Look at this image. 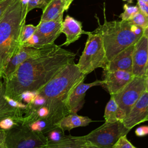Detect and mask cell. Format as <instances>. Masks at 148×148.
<instances>
[{"mask_svg": "<svg viewBox=\"0 0 148 148\" xmlns=\"http://www.w3.org/2000/svg\"><path fill=\"white\" fill-rule=\"evenodd\" d=\"M82 28L81 22L67 15L62 24L61 32L66 36L65 42L62 45L68 46L77 40L83 34H86Z\"/></svg>", "mask_w": 148, "mask_h": 148, "instance_id": "2e32d148", "label": "cell"}, {"mask_svg": "<svg viewBox=\"0 0 148 148\" xmlns=\"http://www.w3.org/2000/svg\"><path fill=\"white\" fill-rule=\"evenodd\" d=\"M36 29L37 25L35 26L32 24L24 25L21 36V43L22 45L34 34Z\"/></svg>", "mask_w": 148, "mask_h": 148, "instance_id": "484cf974", "label": "cell"}, {"mask_svg": "<svg viewBox=\"0 0 148 148\" xmlns=\"http://www.w3.org/2000/svg\"><path fill=\"white\" fill-rule=\"evenodd\" d=\"M27 14L21 1L14 0L0 19V77L22 46L21 36Z\"/></svg>", "mask_w": 148, "mask_h": 148, "instance_id": "3957f363", "label": "cell"}, {"mask_svg": "<svg viewBox=\"0 0 148 148\" xmlns=\"http://www.w3.org/2000/svg\"><path fill=\"white\" fill-rule=\"evenodd\" d=\"M135 134L138 136H144L148 135V125H142L135 130Z\"/></svg>", "mask_w": 148, "mask_h": 148, "instance_id": "d6a6232c", "label": "cell"}, {"mask_svg": "<svg viewBox=\"0 0 148 148\" xmlns=\"http://www.w3.org/2000/svg\"><path fill=\"white\" fill-rule=\"evenodd\" d=\"M38 94V91H26L23 92L20 96V101H24L27 104L30 103Z\"/></svg>", "mask_w": 148, "mask_h": 148, "instance_id": "f546056e", "label": "cell"}, {"mask_svg": "<svg viewBox=\"0 0 148 148\" xmlns=\"http://www.w3.org/2000/svg\"><path fill=\"white\" fill-rule=\"evenodd\" d=\"M148 61V40L144 34L135 44L132 54V73L135 76H145Z\"/></svg>", "mask_w": 148, "mask_h": 148, "instance_id": "8fae6325", "label": "cell"}, {"mask_svg": "<svg viewBox=\"0 0 148 148\" xmlns=\"http://www.w3.org/2000/svg\"><path fill=\"white\" fill-rule=\"evenodd\" d=\"M87 140L84 136H76L65 135L60 140L55 143H49L45 148H82Z\"/></svg>", "mask_w": 148, "mask_h": 148, "instance_id": "ffe728a7", "label": "cell"}, {"mask_svg": "<svg viewBox=\"0 0 148 148\" xmlns=\"http://www.w3.org/2000/svg\"><path fill=\"white\" fill-rule=\"evenodd\" d=\"M105 77L103 86L110 95L120 92L134 77L132 72L117 70L103 72Z\"/></svg>", "mask_w": 148, "mask_h": 148, "instance_id": "30bf717a", "label": "cell"}, {"mask_svg": "<svg viewBox=\"0 0 148 148\" xmlns=\"http://www.w3.org/2000/svg\"><path fill=\"white\" fill-rule=\"evenodd\" d=\"M0 77V121L5 118L11 117L20 124L23 116V110L9 105L5 99V89L3 82Z\"/></svg>", "mask_w": 148, "mask_h": 148, "instance_id": "e0dca14e", "label": "cell"}, {"mask_svg": "<svg viewBox=\"0 0 148 148\" xmlns=\"http://www.w3.org/2000/svg\"><path fill=\"white\" fill-rule=\"evenodd\" d=\"M145 79L146 76H134L122 90L112 95L126 116L142 94L146 91Z\"/></svg>", "mask_w": 148, "mask_h": 148, "instance_id": "9c48e42d", "label": "cell"}, {"mask_svg": "<svg viewBox=\"0 0 148 148\" xmlns=\"http://www.w3.org/2000/svg\"><path fill=\"white\" fill-rule=\"evenodd\" d=\"M148 119V92L145 91L132 107L129 113L122 123L127 128L131 130L139 123Z\"/></svg>", "mask_w": 148, "mask_h": 148, "instance_id": "7c38bea8", "label": "cell"}, {"mask_svg": "<svg viewBox=\"0 0 148 148\" xmlns=\"http://www.w3.org/2000/svg\"><path fill=\"white\" fill-rule=\"evenodd\" d=\"M42 48L36 49L22 45L17 53L13 56L6 67L2 75L3 81L7 79L24 62L31 57L39 54Z\"/></svg>", "mask_w": 148, "mask_h": 148, "instance_id": "5bb4252c", "label": "cell"}, {"mask_svg": "<svg viewBox=\"0 0 148 148\" xmlns=\"http://www.w3.org/2000/svg\"><path fill=\"white\" fill-rule=\"evenodd\" d=\"M6 132L0 128V148H7L6 145Z\"/></svg>", "mask_w": 148, "mask_h": 148, "instance_id": "e575fe53", "label": "cell"}, {"mask_svg": "<svg viewBox=\"0 0 148 148\" xmlns=\"http://www.w3.org/2000/svg\"><path fill=\"white\" fill-rule=\"evenodd\" d=\"M82 148H99V147H97L95 146L92 145H91V144H90L88 143H87L86 145L84 147H83Z\"/></svg>", "mask_w": 148, "mask_h": 148, "instance_id": "8d00e7d4", "label": "cell"}, {"mask_svg": "<svg viewBox=\"0 0 148 148\" xmlns=\"http://www.w3.org/2000/svg\"><path fill=\"white\" fill-rule=\"evenodd\" d=\"M137 1H138L137 5L138 6L139 9L148 16V3L144 2L140 0H137Z\"/></svg>", "mask_w": 148, "mask_h": 148, "instance_id": "836d02e7", "label": "cell"}, {"mask_svg": "<svg viewBox=\"0 0 148 148\" xmlns=\"http://www.w3.org/2000/svg\"><path fill=\"white\" fill-rule=\"evenodd\" d=\"M123 8L124 12L121 13L119 16V17L123 21H130L139 10L138 5L130 6L127 4H124Z\"/></svg>", "mask_w": 148, "mask_h": 148, "instance_id": "7402d4cb", "label": "cell"}, {"mask_svg": "<svg viewBox=\"0 0 148 148\" xmlns=\"http://www.w3.org/2000/svg\"><path fill=\"white\" fill-rule=\"evenodd\" d=\"M27 125L30 130L36 132L45 134L47 131V123L45 119H38Z\"/></svg>", "mask_w": 148, "mask_h": 148, "instance_id": "603a6c76", "label": "cell"}, {"mask_svg": "<svg viewBox=\"0 0 148 148\" xmlns=\"http://www.w3.org/2000/svg\"><path fill=\"white\" fill-rule=\"evenodd\" d=\"M144 34H145V35L147 36V40H148V27H147L146 28H145V29H144ZM146 70H147V69L148 68V61H147V65H146Z\"/></svg>", "mask_w": 148, "mask_h": 148, "instance_id": "74e56055", "label": "cell"}, {"mask_svg": "<svg viewBox=\"0 0 148 148\" xmlns=\"http://www.w3.org/2000/svg\"><path fill=\"white\" fill-rule=\"evenodd\" d=\"M126 115L125 113L120 108L114 97L111 95L110 100L107 103L103 117L106 123H115L117 121H123Z\"/></svg>", "mask_w": 148, "mask_h": 148, "instance_id": "44dd1931", "label": "cell"}, {"mask_svg": "<svg viewBox=\"0 0 148 148\" xmlns=\"http://www.w3.org/2000/svg\"><path fill=\"white\" fill-rule=\"evenodd\" d=\"M130 130L121 121L105 122L84 136L87 143L99 148H113L118 139L126 135Z\"/></svg>", "mask_w": 148, "mask_h": 148, "instance_id": "52a82bcc", "label": "cell"}, {"mask_svg": "<svg viewBox=\"0 0 148 148\" xmlns=\"http://www.w3.org/2000/svg\"><path fill=\"white\" fill-rule=\"evenodd\" d=\"M75 54L55 43L42 47L40 52L24 62L3 81L5 95L20 101L26 91H39L67 64Z\"/></svg>", "mask_w": 148, "mask_h": 148, "instance_id": "6da1fadb", "label": "cell"}, {"mask_svg": "<svg viewBox=\"0 0 148 148\" xmlns=\"http://www.w3.org/2000/svg\"><path fill=\"white\" fill-rule=\"evenodd\" d=\"M113 148H136L127 138L126 135L121 136L113 145Z\"/></svg>", "mask_w": 148, "mask_h": 148, "instance_id": "83f0119b", "label": "cell"}, {"mask_svg": "<svg viewBox=\"0 0 148 148\" xmlns=\"http://www.w3.org/2000/svg\"><path fill=\"white\" fill-rule=\"evenodd\" d=\"M92 121V120L87 116H79L77 113H70L62 119L56 127L64 132L76 127L87 126Z\"/></svg>", "mask_w": 148, "mask_h": 148, "instance_id": "ac0fdd59", "label": "cell"}, {"mask_svg": "<svg viewBox=\"0 0 148 148\" xmlns=\"http://www.w3.org/2000/svg\"><path fill=\"white\" fill-rule=\"evenodd\" d=\"M64 11L62 0H51L43 10L40 21H47L63 20Z\"/></svg>", "mask_w": 148, "mask_h": 148, "instance_id": "d6986e66", "label": "cell"}, {"mask_svg": "<svg viewBox=\"0 0 148 148\" xmlns=\"http://www.w3.org/2000/svg\"><path fill=\"white\" fill-rule=\"evenodd\" d=\"M4 97H5V99H6V101H7V102L9 104V105L13 108H18V109L24 110L27 107V104L25 105L24 103H22L20 101H18L15 99H13V98L6 95L5 94L4 95Z\"/></svg>", "mask_w": 148, "mask_h": 148, "instance_id": "4dcf8cb0", "label": "cell"}, {"mask_svg": "<svg viewBox=\"0 0 148 148\" xmlns=\"http://www.w3.org/2000/svg\"><path fill=\"white\" fill-rule=\"evenodd\" d=\"M123 1H127L128 3H132L133 2V0H122Z\"/></svg>", "mask_w": 148, "mask_h": 148, "instance_id": "ab89813d", "label": "cell"}, {"mask_svg": "<svg viewBox=\"0 0 148 148\" xmlns=\"http://www.w3.org/2000/svg\"><path fill=\"white\" fill-rule=\"evenodd\" d=\"M14 0H3L0 2V19Z\"/></svg>", "mask_w": 148, "mask_h": 148, "instance_id": "1f68e13d", "label": "cell"}, {"mask_svg": "<svg viewBox=\"0 0 148 148\" xmlns=\"http://www.w3.org/2000/svg\"><path fill=\"white\" fill-rule=\"evenodd\" d=\"M2 1H3V0H0V2H1Z\"/></svg>", "mask_w": 148, "mask_h": 148, "instance_id": "b9f144b4", "label": "cell"}, {"mask_svg": "<svg viewBox=\"0 0 148 148\" xmlns=\"http://www.w3.org/2000/svg\"><path fill=\"white\" fill-rule=\"evenodd\" d=\"M134 47L135 45L129 46L108 61L103 68V72L121 70L132 72V54Z\"/></svg>", "mask_w": 148, "mask_h": 148, "instance_id": "9a60e30c", "label": "cell"}, {"mask_svg": "<svg viewBox=\"0 0 148 148\" xmlns=\"http://www.w3.org/2000/svg\"><path fill=\"white\" fill-rule=\"evenodd\" d=\"M85 34L88 38L76 64L80 72L87 75L97 68H104L108 61L101 36L94 31L86 32Z\"/></svg>", "mask_w": 148, "mask_h": 148, "instance_id": "5b68a950", "label": "cell"}, {"mask_svg": "<svg viewBox=\"0 0 148 148\" xmlns=\"http://www.w3.org/2000/svg\"><path fill=\"white\" fill-rule=\"evenodd\" d=\"M145 85H146V91L148 92V76H146Z\"/></svg>", "mask_w": 148, "mask_h": 148, "instance_id": "f35d334b", "label": "cell"}, {"mask_svg": "<svg viewBox=\"0 0 148 148\" xmlns=\"http://www.w3.org/2000/svg\"><path fill=\"white\" fill-rule=\"evenodd\" d=\"M5 132L7 148H45L49 143L45 134L34 132L27 125L18 124Z\"/></svg>", "mask_w": 148, "mask_h": 148, "instance_id": "8992f818", "label": "cell"}, {"mask_svg": "<svg viewBox=\"0 0 148 148\" xmlns=\"http://www.w3.org/2000/svg\"><path fill=\"white\" fill-rule=\"evenodd\" d=\"M95 17L98 27L94 31L102 38L108 61L129 46L135 45L143 35L144 29L130 21H108L105 18L103 24H101L97 16Z\"/></svg>", "mask_w": 148, "mask_h": 148, "instance_id": "277c9868", "label": "cell"}, {"mask_svg": "<svg viewBox=\"0 0 148 148\" xmlns=\"http://www.w3.org/2000/svg\"><path fill=\"white\" fill-rule=\"evenodd\" d=\"M86 76L77 64L72 62L67 64L38 91L45 98L44 106L49 110L46 119L48 126L47 132L56 127L62 119L70 114L68 107L69 96L73 88L84 80Z\"/></svg>", "mask_w": 148, "mask_h": 148, "instance_id": "7a4b0ae2", "label": "cell"}, {"mask_svg": "<svg viewBox=\"0 0 148 148\" xmlns=\"http://www.w3.org/2000/svg\"><path fill=\"white\" fill-rule=\"evenodd\" d=\"M82 80L72 90L68 102V107L70 113H77L85 102V96L87 90L92 87L103 86V80H96L90 83H84Z\"/></svg>", "mask_w": 148, "mask_h": 148, "instance_id": "4fadbf2b", "label": "cell"}, {"mask_svg": "<svg viewBox=\"0 0 148 148\" xmlns=\"http://www.w3.org/2000/svg\"><path fill=\"white\" fill-rule=\"evenodd\" d=\"M130 21L132 24L140 27L144 29L148 27V16L140 9Z\"/></svg>", "mask_w": 148, "mask_h": 148, "instance_id": "cb8c5ba5", "label": "cell"}, {"mask_svg": "<svg viewBox=\"0 0 148 148\" xmlns=\"http://www.w3.org/2000/svg\"><path fill=\"white\" fill-rule=\"evenodd\" d=\"M147 120H148V119H147Z\"/></svg>", "mask_w": 148, "mask_h": 148, "instance_id": "7bdbcfd3", "label": "cell"}, {"mask_svg": "<svg viewBox=\"0 0 148 148\" xmlns=\"http://www.w3.org/2000/svg\"><path fill=\"white\" fill-rule=\"evenodd\" d=\"M51 0H28L27 13L35 8H40L43 10Z\"/></svg>", "mask_w": 148, "mask_h": 148, "instance_id": "4316f807", "label": "cell"}, {"mask_svg": "<svg viewBox=\"0 0 148 148\" xmlns=\"http://www.w3.org/2000/svg\"><path fill=\"white\" fill-rule=\"evenodd\" d=\"M148 76V68L147 69L146 72V74H145V76Z\"/></svg>", "mask_w": 148, "mask_h": 148, "instance_id": "60d3db41", "label": "cell"}, {"mask_svg": "<svg viewBox=\"0 0 148 148\" xmlns=\"http://www.w3.org/2000/svg\"><path fill=\"white\" fill-rule=\"evenodd\" d=\"M18 124H18L11 117H7L0 121V128L6 131L13 128Z\"/></svg>", "mask_w": 148, "mask_h": 148, "instance_id": "f1b7e54d", "label": "cell"}, {"mask_svg": "<svg viewBox=\"0 0 148 148\" xmlns=\"http://www.w3.org/2000/svg\"><path fill=\"white\" fill-rule=\"evenodd\" d=\"M73 1V0H62L65 11L69 9Z\"/></svg>", "mask_w": 148, "mask_h": 148, "instance_id": "d590c367", "label": "cell"}, {"mask_svg": "<svg viewBox=\"0 0 148 148\" xmlns=\"http://www.w3.org/2000/svg\"><path fill=\"white\" fill-rule=\"evenodd\" d=\"M49 143H55L60 140L65 135L59 127H55L45 134Z\"/></svg>", "mask_w": 148, "mask_h": 148, "instance_id": "d4e9b609", "label": "cell"}, {"mask_svg": "<svg viewBox=\"0 0 148 148\" xmlns=\"http://www.w3.org/2000/svg\"><path fill=\"white\" fill-rule=\"evenodd\" d=\"M62 21L63 20L40 21L34 34L23 45L40 49L54 43L56 39L62 33Z\"/></svg>", "mask_w": 148, "mask_h": 148, "instance_id": "ba28073f", "label": "cell"}]
</instances>
